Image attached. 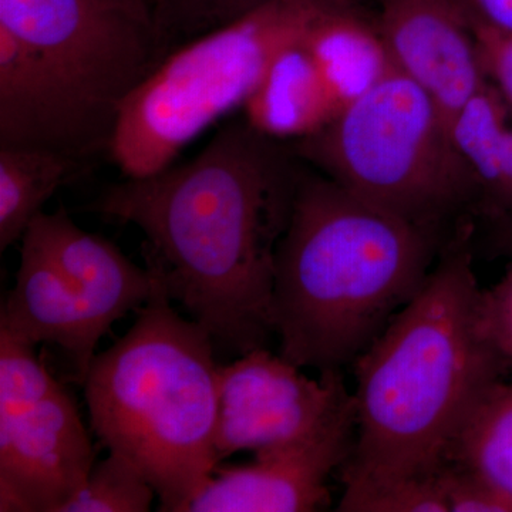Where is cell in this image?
I'll list each match as a JSON object with an SVG mask.
<instances>
[{"instance_id": "ac0fdd59", "label": "cell", "mask_w": 512, "mask_h": 512, "mask_svg": "<svg viewBox=\"0 0 512 512\" xmlns=\"http://www.w3.org/2000/svg\"><path fill=\"white\" fill-rule=\"evenodd\" d=\"M156 497L153 485L130 460L109 451L94 463L86 484L62 512H147Z\"/></svg>"}, {"instance_id": "4fadbf2b", "label": "cell", "mask_w": 512, "mask_h": 512, "mask_svg": "<svg viewBox=\"0 0 512 512\" xmlns=\"http://www.w3.org/2000/svg\"><path fill=\"white\" fill-rule=\"evenodd\" d=\"M303 36L276 56L242 107L249 126L276 140L298 141L312 136L342 113V106L303 45Z\"/></svg>"}, {"instance_id": "6da1fadb", "label": "cell", "mask_w": 512, "mask_h": 512, "mask_svg": "<svg viewBox=\"0 0 512 512\" xmlns=\"http://www.w3.org/2000/svg\"><path fill=\"white\" fill-rule=\"evenodd\" d=\"M301 163L284 141L232 121L192 160L111 185L89 210L140 229L146 268L168 298L241 356L274 333L276 251Z\"/></svg>"}, {"instance_id": "2e32d148", "label": "cell", "mask_w": 512, "mask_h": 512, "mask_svg": "<svg viewBox=\"0 0 512 512\" xmlns=\"http://www.w3.org/2000/svg\"><path fill=\"white\" fill-rule=\"evenodd\" d=\"M447 464L480 477L512 504V379L495 383L474 407Z\"/></svg>"}, {"instance_id": "ffe728a7", "label": "cell", "mask_w": 512, "mask_h": 512, "mask_svg": "<svg viewBox=\"0 0 512 512\" xmlns=\"http://www.w3.org/2000/svg\"><path fill=\"white\" fill-rule=\"evenodd\" d=\"M474 322L480 338L512 373V264L497 284L478 291Z\"/></svg>"}, {"instance_id": "9c48e42d", "label": "cell", "mask_w": 512, "mask_h": 512, "mask_svg": "<svg viewBox=\"0 0 512 512\" xmlns=\"http://www.w3.org/2000/svg\"><path fill=\"white\" fill-rule=\"evenodd\" d=\"M350 396L342 372L312 379L266 348L249 350L218 366V463L241 451L255 454L298 439L332 416Z\"/></svg>"}, {"instance_id": "7a4b0ae2", "label": "cell", "mask_w": 512, "mask_h": 512, "mask_svg": "<svg viewBox=\"0 0 512 512\" xmlns=\"http://www.w3.org/2000/svg\"><path fill=\"white\" fill-rule=\"evenodd\" d=\"M471 232L457 229L420 292L353 363L355 444L338 511L439 473L474 407L507 375L474 322Z\"/></svg>"}, {"instance_id": "7c38bea8", "label": "cell", "mask_w": 512, "mask_h": 512, "mask_svg": "<svg viewBox=\"0 0 512 512\" xmlns=\"http://www.w3.org/2000/svg\"><path fill=\"white\" fill-rule=\"evenodd\" d=\"M376 28L394 69L429 94L448 124L487 86L473 26L453 0H383Z\"/></svg>"}, {"instance_id": "30bf717a", "label": "cell", "mask_w": 512, "mask_h": 512, "mask_svg": "<svg viewBox=\"0 0 512 512\" xmlns=\"http://www.w3.org/2000/svg\"><path fill=\"white\" fill-rule=\"evenodd\" d=\"M96 463L92 439L62 383L0 407V511L62 512Z\"/></svg>"}, {"instance_id": "7402d4cb", "label": "cell", "mask_w": 512, "mask_h": 512, "mask_svg": "<svg viewBox=\"0 0 512 512\" xmlns=\"http://www.w3.org/2000/svg\"><path fill=\"white\" fill-rule=\"evenodd\" d=\"M448 512H512V504L470 471L446 464L439 471Z\"/></svg>"}, {"instance_id": "5bb4252c", "label": "cell", "mask_w": 512, "mask_h": 512, "mask_svg": "<svg viewBox=\"0 0 512 512\" xmlns=\"http://www.w3.org/2000/svg\"><path fill=\"white\" fill-rule=\"evenodd\" d=\"M303 45L342 111L394 70L376 26L336 0L313 22L303 36Z\"/></svg>"}, {"instance_id": "9a60e30c", "label": "cell", "mask_w": 512, "mask_h": 512, "mask_svg": "<svg viewBox=\"0 0 512 512\" xmlns=\"http://www.w3.org/2000/svg\"><path fill=\"white\" fill-rule=\"evenodd\" d=\"M86 163L39 147L0 146V251L23 238L53 194Z\"/></svg>"}, {"instance_id": "52a82bcc", "label": "cell", "mask_w": 512, "mask_h": 512, "mask_svg": "<svg viewBox=\"0 0 512 512\" xmlns=\"http://www.w3.org/2000/svg\"><path fill=\"white\" fill-rule=\"evenodd\" d=\"M0 29L45 73L86 163L109 153L121 107L170 53L147 0H0Z\"/></svg>"}, {"instance_id": "ba28073f", "label": "cell", "mask_w": 512, "mask_h": 512, "mask_svg": "<svg viewBox=\"0 0 512 512\" xmlns=\"http://www.w3.org/2000/svg\"><path fill=\"white\" fill-rule=\"evenodd\" d=\"M20 241L0 329L35 346L55 343L82 383L114 322L150 299L154 276L107 239L80 228L64 208L40 212Z\"/></svg>"}, {"instance_id": "d6986e66", "label": "cell", "mask_w": 512, "mask_h": 512, "mask_svg": "<svg viewBox=\"0 0 512 512\" xmlns=\"http://www.w3.org/2000/svg\"><path fill=\"white\" fill-rule=\"evenodd\" d=\"M271 0H151L158 32L167 49L220 29Z\"/></svg>"}, {"instance_id": "d4e9b609", "label": "cell", "mask_w": 512, "mask_h": 512, "mask_svg": "<svg viewBox=\"0 0 512 512\" xmlns=\"http://www.w3.org/2000/svg\"><path fill=\"white\" fill-rule=\"evenodd\" d=\"M470 23L512 36V0H453Z\"/></svg>"}, {"instance_id": "8fae6325", "label": "cell", "mask_w": 512, "mask_h": 512, "mask_svg": "<svg viewBox=\"0 0 512 512\" xmlns=\"http://www.w3.org/2000/svg\"><path fill=\"white\" fill-rule=\"evenodd\" d=\"M353 396L298 439L265 448L241 466L218 464L188 512H312L330 505L329 477L355 444Z\"/></svg>"}, {"instance_id": "5b68a950", "label": "cell", "mask_w": 512, "mask_h": 512, "mask_svg": "<svg viewBox=\"0 0 512 512\" xmlns=\"http://www.w3.org/2000/svg\"><path fill=\"white\" fill-rule=\"evenodd\" d=\"M333 0H271L175 47L121 107L109 148L124 178L173 164L208 127L244 107L276 56Z\"/></svg>"}, {"instance_id": "e0dca14e", "label": "cell", "mask_w": 512, "mask_h": 512, "mask_svg": "<svg viewBox=\"0 0 512 512\" xmlns=\"http://www.w3.org/2000/svg\"><path fill=\"white\" fill-rule=\"evenodd\" d=\"M510 120V111L490 83L468 100L451 120V140L476 183L481 202L493 188Z\"/></svg>"}, {"instance_id": "3957f363", "label": "cell", "mask_w": 512, "mask_h": 512, "mask_svg": "<svg viewBox=\"0 0 512 512\" xmlns=\"http://www.w3.org/2000/svg\"><path fill=\"white\" fill-rule=\"evenodd\" d=\"M437 245L439 229L305 171L275 258L279 355L319 375L353 366L423 288Z\"/></svg>"}, {"instance_id": "8992f818", "label": "cell", "mask_w": 512, "mask_h": 512, "mask_svg": "<svg viewBox=\"0 0 512 512\" xmlns=\"http://www.w3.org/2000/svg\"><path fill=\"white\" fill-rule=\"evenodd\" d=\"M293 150L357 197L424 227L439 229L478 200L446 117L396 69Z\"/></svg>"}, {"instance_id": "603a6c76", "label": "cell", "mask_w": 512, "mask_h": 512, "mask_svg": "<svg viewBox=\"0 0 512 512\" xmlns=\"http://www.w3.org/2000/svg\"><path fill=\"white\" fill-rule=\"evenodd\" d=\"M488 83L497 90L512 119V36L473 25Z\"/></svg>"}, {"instance_id": "44dd1931", "label": "cell", "mask_w": 512, "mask_h": 512, "mask_svg": "<svg viewBox=\"0 0 512 512\" xmlns=\"http://www.w3.org/2000/svg\"><path fill=\"white\" fill-rule=\"evenodd\" d=\"M355 512H448L439 473L393 485L357 505Z\"/></svg>"}, {"instance_id": "277c9868", "label": "cell", "mask_w": 512, "mask_h": 512, "mask_svg": "<svg viewBox=\"0 0 512 512\" xmlns=\"http://www.w3.org/2000/svg\"><path fill=\"white\" fill-rule=\"evenodd\" d=\"M136 312L126 335L94 356L83 377L90 426L150 481L158 511L188 512L220 464L215 343L175 311L157 281Z\"/></svg>"}, {"instance_id": "484cf974", "label": "cell", "mask_w": 512, "mask_h": 512, "mask_svg": "<svg viewBox=\"0 0 512 512\" xmlns=\"http://www.w3.org/2000/svg\"><path fill=\"white\" fill-rule=\"evenodd\" d=\"M147 2L150 3V5H151V0H147Z\"/></svg>"}, {"instance_id": "cb8c5ba5", "label": "cell", "mask_w": 512, "mask_h": 512, "mask_svg": "<svg viewBox=\"0 0 512 512\" xmlns=\"http://www.w3.org/2000/svg\"><path fill=\"white\" fill-rule=\"evenodd\" d=\"M491 215L512 222V126L505 131L497 174L490 194L483 202Z\"/></svg>"}]
</instances>
